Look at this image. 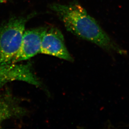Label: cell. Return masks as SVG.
<instances>
[{
    "label": "cell",
    "instance_id": "cell-1",
    "mask_svg": "<svg viewBox=\"0 0 129 129\" xmlns=\"http://www.w3.org/2000/svg\"><path fill=\"white\" fill-rule=\"evenodd\" d=\"M51 9L62 21L67 30L74 35L110 52L121 55L126 53L78 3L73 2L65 5L53 4Z\"/></svg>",
    "mask_w": 129,
    "mask_h": 129
},
{
    "label": "cell",
    "instance_id": "cell-5",
    "mask_svg": "<svg viewBox=\"0 0 129 129\" xmlns=\"http://www.w3.org/2000/svg\"><path fill=\"white\" fill-rule=\"evenodd\" d=\"M46 28L41 27L24 31L19 49L11 63L27 60L40 53L42 39Z\"/></svg>",
    "mask_w": 129,
    "mask_h": 129
},
{
    "label": "cell",
    "instance_id": "cell-3",
    "mask_svg": "<svg viewBox=\"0 0 129 129\" xmlns=\"http://www.w3.org/2000/svg\"><path fill=\"white\" fill-rule=\"evenodd\" d=\"M21 81L37 87L42 84L33 71L31 63H9L0 65V89L8 83Z\"/></svg>",
    "mask_w": 129,
    "mask_h": 129
},
{
    "label": "cell",
    "instance_id": "cell-2",
    "mask_svg": "<svg viewBox=\"0 0 129 129\" xmlns=\"http://www.w3.org/2000/svg\"><path fill=\"white\" fill-rule=\"evenodd\" d=\"M27 18L14 17L0 28V65L11 63L21 46Z\"/></svg>",
    "mask_w": 129,
    "mask_h": 129
},
{
    "label": "cell",
    "instance_id": "cell-6",
    "mask_svg": "<svg viewBox=\"0 0 129 129\" xmlns=\"http://www.w3.org/2000/svg\"><path fill=\"white\" fill-rule=\"evenodd\" d=\"M25 112V110L11 93L5 92L0 96V128L5 121L20 117Z\"/></svg>",
    "mask_w": 129,
    "mask_h": 129
},
{
    "label": "cell",
    "instance_id": "cell-4",
    "mask_svg": "<svg viewBox=\"0 0 129 129\" xmlns=\"http://www.w3.org/2000/svg\"><path fill=\"white\" fill-rule=\"evenodd\" d=\"M40 53L71 62L74 60L67 48L63 35L56 27L46 28L42 39Z\"/></svg>",
    "mask_w": 129,
    "mask_h": 129
}]
</instances>
